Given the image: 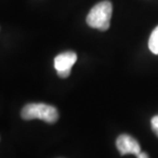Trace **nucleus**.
<instances>
[{"instance_id": "nucleus-1", "label": "nucleus", "mask_w": 158, "mask_h": 158, "mask_svg": "<svg viewBox=\"0 0 158 158\" xmlns=\"http://www.w3.org/2000/svg\"><path fill=\"white\" fill-rule=\"evenodd\" d=\"M112 15V4L108 0H104L91 8L87 15V23L91 28L99 31H107L110 27V19Z\"/></svg>"}, {"instance_id": "nucleus-2", "label": "nucleus", "mask_w": 158, "mask_h": 158, "mask_svg": "<svg viewBox=\"0 0 158 158\" xmlns=\"http://www.w3.org/2000/svg\"><path fill=\"white\" fill-rule=\"evenodd\" d=\"M21 115L23 119H42L47 123L57 122L59 114L54 106L45 103H30L22 109Z\"/></svg>"}, {"instance_id": "nucleus-3", "label": "nucleus", "mask_w": 158, "mask_h": 158, "mask_svg": "<svg viewBox=\"0 0 158 158\" xmlns=\"http://www.w3.org/2000/svg\"><path fill=\"white\" fill-rule=\"evenodd\" d=\"M78 56L73 51L62 52L54 58V68L60 78H68L72 72V68L76 63Z\"/></svg>"}, {"instance_id": "nucleus-4", "label": "nucleus", "mask_w": 158, "mask_h": 158, "mask_svg": "<svg viewBox=\"0 0 158 158\" xmlns=\"http://www.w3.org/2000/svg\"><path fill=\"white\" fill-rule=\"evenodd\" d=\"M116 147L119 151L120 155H127V154H133V155H139L141 153L140 144L135 138L129 135H120L116 139Z\"/></svg>"}, {"instance_id": "nucleus-5", "label": "nucleus", "mask_w": 158, "mask_h": 158, "mask_svg": "<svg viewBox=\"0 0 158 158\" xmlns=\"http://www.w3.org/2000/svg\"><path fill=\"white\" fill-rule=\"evenodd\" d=\"M148 46H149L151 52L158 55V26L151 33L149 42H148Z\"/></svg>"}, {"instance_id": "nucleus-6", "label": "nucleus", "mask_w": 158, "mask_h": 158, "mask_svg": "<svg viewBox=\"0 0 158 158\" xmlns=\"http://www.w3.org/2000/svg\"><path fill=\"white\" fill-rule=\"evenodd\" d=\"M151 127H152L153 132L158 137V115H155L151 119Z\"/></svg>"}, {"instance_id": "nucleus-7", "label": "nucleus", "mask_w": 158, "mask_h": 158, "mask_svg": "<svg viewBox=\"0 0 158 158\" xmlns=\"http://www.w3.org/2000/svg\"><path fill=\"white\" fill-rule=\"evenodd\" d=\"M138 158H149V156H148V154L145 153V152H141L139 155H137Z\"/></svg>"}]
</instances>
